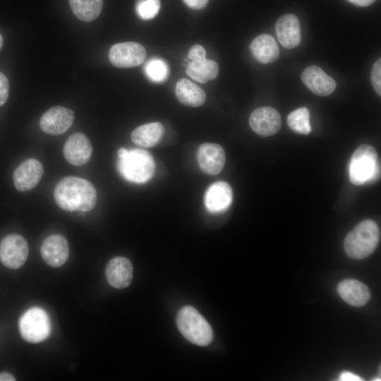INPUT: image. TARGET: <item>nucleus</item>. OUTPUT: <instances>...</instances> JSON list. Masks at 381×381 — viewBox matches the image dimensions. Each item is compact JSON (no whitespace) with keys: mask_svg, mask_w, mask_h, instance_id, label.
Wrapping results in <instances>:
<instances>
[{"mask_svg":"<svg viewBox=\"0 0 381 381\" xmlns=\"http://www.w3.org/2000/svg\"><path fill=\"white\" fill-rule=\"evenodd\" d=\"M176 95L179 101L188 107H200L206 99L204 90L195 83L181 78L176 85Z\"/></svg>","mask_w":381,"mask_h":381,"instance_id":"4be33fe9","label":"nucleus"},{"mask_svg":"<svg viewBox=\"0 0 381 381\" xmlns=\"http://www.w3.org/2000/svg\"><path fill=\"white\" fill-rule=\"evenodd\" d=\"M176 324L181 334L190 342L205 346L213 339V331L205 318L193 307H182L177 315Z\"/></svg>","mask_w":381,"mask_h":381,"instance_id":"39448f33","label":"nucleus"},{"mask_svg":"<svg viewBox=\"0 0 381 381\" xmlns=\"http://www.w3.org/2000/svg\"><path fill=\"white\" fill-rule=\"evenodd\" d=\"M28 255V243L20 235H8L0 242V260L8 268L20 267L25 262Z\"/></svg>","mask_w":381,"mask_h":381,"instance_id":"6e6552de","label":"nucleus"},{"mask_svg":"<svg viewBox=\"0 0 381 381\" xmlns=\"http://www.w3.org/2000/svg\"><path fill=\"white\" fill-rule=\"evenodd\" d=\"M197 160L200 169L204 173L217 175L224 167L225 152L222 147L218 144L203 143L198 149Z\"/></svg>","mask_w":381,"mask_h":381,"instance_id":"f8f14e48","label":"nucleus"},{"mask_svg":"<svg viewBox=\"0 0 381 381\" xmlns=\"http://www.w3.org/2000/svg\"><path fill=\"white\" fill-rule=\"evenodd\" d=\"M301 80L312 92L319 96L329 95L337 87L335 80L315 65L308 66L303 71Z\"/></svg>","mask_w":381,"mask_h":381,"instance_id":"dca6fc26","label":"nucleus"},{"mask_svg":"<svg viewBox=\"0 0 381 381\" xmlns=\"http://www.w3.org/2000/svg\"><path fill=\"white\" fill-rule=\"evenodd\" d=\"M249 124L252 130L262 137L273 135L282 126L279 113L270 107L255 109L250 115Z\"/></svg>","mask_w":381,"mask_h":381,"instance_id":"1a4fd4ad","label":"nucleus"},{"mask_svg":"<svg viewBox=\"0 0 381 381\" xmlns=\"http://www.w3.org/2000/svg\"><path fill=\"white\" fill-rule=\"evenodd\" d=\"M206 51L200 44L192 46L188 53V58L191 61H200L206 59Z\"/></svg>","mask_w":381,"mask_h":381,"instance_id":"c756f323","label":"nucleus"},{"mask_svg":"<svg viewBox=\"0 0 381 381\" xmlns=\"http://www.w3.org/2000/svg\"><path fill=\"white\" fill-rule=\"evenodd\" d=\"M186 73L193 80L205 83L217 78L219 67L215 61L207 59L191 61L186 68Z\"/></svg>","mask_w":381,"mask_h":381,"instance_id":"5701e85b","label":"nucleus"},{"mask_svg":"<svg viewBox=\"0 0 381 381\" xmlns=\"http://www.w3.org/2000/svg\"><path fill=\"white\" fill-rule=\"evenodd\" d=\"M275 30L278 40L284 48L293 49L300 44V23L294 14L287 13L280 16L276 22Z\"/></svg>","mask_w":381,"mask_h":381,"instance_id":"f3484780","label":"nucleus"},{"mask_svg":"<svg viewBox=\"0 0 381 381\" xmlns=\"http://www.w3.org/2000/svg\"><path fill=\"white\" fill-rule=\"evenodd\" d=\"M250 49L255 59L262 64L272 63L279 56L278 44L269 34L256 37L251 42Z\"/></svg>","mask_w":381,"mask_h":381,"instance_id":"aec40b11","label":"nucleus"},{"mask_svg":"<svg viewBox=\"0 0 381 381\" xmlns=\"http://www.w3.org/2000/svg\"><path fill=\"white\" fill-rule=\"evenodd\" d=\"M44 169L41 162L36 159H28L14 171L13 183L20 191L33 189L40 181Z\"/></svg>","mask_w":381,"mask_h":381,"instance_id":"ddd939ff","label":"nucleus"},{"mask_svg":"<svg viewBox=\"0 0 381 381\" xmlns=\"http://www.w3.org/2000/svg\"><path fill=\"white\" fill-rule=\"evenodd\" d=\"M74 15L80 20L90 22L100 14L103 0H69Z\"/></svg>","mask_w":381,"mask_h":381,"instance_id":"b1692460","label":"nucleus"},{"mask_svg":"<svg viewBox=\"0 0 381 381\" xmlns=\"http://www.w3.org/2000/svg\"><path fill=\"white\" fill-rule=\"evenodd\" d=\"M9 83L6 76L0 72V107L4 105L8 97Z\"/></svg>","mask_w":381,"mask_h":381,"instance_id":"c85d7f7f","label":"nucleus"},{"mask_svg":"<svg viewBox=\"0 0 381 381\" xmlns=\"http://www.w3.org/2000/svg\"><path fill=\"white\" fill-rule=\"evenodd\" d=\"M371 83L377 94L381 95V59H378L371 70Z\"/></svg>","mask_w":381,"mask_h":381,"instance_id":"cd10ccee","label":"nucleus"},{"mask_svg":"<svg viewBox=\"0 0 381 381\" xmlns=\"http://www.w3.org/2000/svg\"><path fill=\"white\" fill-rule=\"evenodd\" d=\"M73 111L61 106H55L48 109L40 118V126L42 131L57 135L65 133L73 124Z\"/></svg>","mask_w":381,"mask_h":381,"instance_id":"9d476101","label":"nucleus"},{"mask_svg":"<svg viewBox=\"0 0 381 381\" xmlns=\"http://www.w3.org/2000/svg\"><path fill=\"white\" fill-rule=\"evenodd\" d=\"M44 261L53 267L63 265L68 258L69 247L66 239L59 234L47 237L40 248Z\"/></svg>","mask_w":381,"mask_h":381,"instance_id":"4468645a","label":"nucleus"},{"mask_svg":"<svg viewBox=\"0 0 381 381\" xmlns=\"http://www.w3.org/2000/svg\"><path fill=\"white\" fill-rule=\"evenodd\" d=\"M380 231L377 224L371 219H365L358 224L344 241L346 255L355 260L370 255L378 246Z\"/></svg>","mask_w":381,"mask_h":381,"instance_id":"7ed1b4c3","label":"nucleus"},{"mask_svg":"<svg viewBox=\"0 0 381 381\" xmlns=\"http://www.w3.org/2000/svg\"><path fill=\"white\" fill-rule=\"evenodd\" d=\"M63 153L66 161L71 164L82 166L90 160L92 153V145L85 134L75 133L66 141Z\"/></svg>","mask_w":381,"mask_h":381,"instance_id":"9b49d317","label":"nucleus"},{"mask_svg":"<svg viewBox=\"0 0 381 381\" xmlns=\"http://www.w3.org/2000/svg\"><path fill=\"white\" fill-rule=\"evenodd\" d=\"M160 6V0H140L136 5V11L140 18L150 20L158 14Z\"/></svg>","mask_w":381,"mask_h":381,"instance_id":"bb28decb","label":"nucleus"},{"mask_svg":"<svg viewBox=\"0 0 381 381\" xmlns=\"http://www.w3.org/2000/svg\"><path fill=\"white\" fill-rule=\"evenodd\" d=\"M146 58L145 47L135 42L114 44L109 52L110 62L118 68H132L142 64Z\"/></svg>","mask_w":381,"mask_h":381,"instance_id":"0eeeda50","label":"nucleus"},{"mask_svg":"<svg viewBox=\"0 0 381 381\" xmlns=\"http://www.w3.org/2000/svg\"><path fill=\"white\" fill-rule=\"evenodd\" d=\"M109 284L117 289L128 286L133 279V265L131 261L121 256L111 259L105 269Z\"/></svg>","mask_w":381,"mask_h":381,"instance_id":"a211bd4d","label":"nucleus"},{"mask_svg":"<svg viewBox=\"0 0 381 381\" xmlns=\"http://www.w3.org/2000/svg\"><path fill=\"white\" fill-rule=\"evenodd\" d=\"M116 168L127 181L143 183L148 181L155 171V162L152 155L142 148L118 150Z\"/></svg>","mask_w":381,"mask_h":381,"instance_id":"f03ea898","label":"nucleus"},{"mask_svg":"<svg viewBox=\"0 0 381 381\" xmlns=\"http://www.w3.org/2000/svg\"><path fill=\"white\" fill-rule=\"evenodd\" d=\"M2 45H3V38H2V36L0 34V49L2 47Z\"/></svg>","mask_w":381,"mask_h":381,"instance_id":"f704fd0d","label":"nucleus"},{"mask_svg":"<svg viewBox=\"0 0 381 381\" xmlns=\"http://www.w3.org/2000/svg\"><path fill=\"white\" fill-rule=\"evenodd\" d=\"M349 2L361 7H366L372 4L376 0H347Z\"/></svg>","mask_w":381,"mask_h":381,"instance_id":"473e14b6","label":"nucleus"},{"mask_svg":"<svg viewBox=\"0 0 381 381\" xmlns=\"http://www.w3.org/2000/svg\"><path fill=\"white\" fill-rule=\"evenodd\" d=\"M164 132V126L159 122L145 123L133 131L131 140L139 147H151L161 140Z\"/></svg>","mask_w":381,"mask_h":381,"instance_id":"412c9836","label":"nucleus"},{"mask_svg":"<svg viewBox=\"0 0 381 381\" xmlns=\"http://www.w3.org/2000/svg\"><path fill=\"white\" fill-rule=\"evenodd\" d=\"M337 292L344 301L356 307L364 306L371 297L368 287L354 279L341 281L337 286Z\"/></svg>","mask_w":381,"mask_h":381,"instance_id":"6ab92c4d","label":"nucleus"},{"mask_svg":"<svg viewBox=\"0 0 381 381\" xmlns=\"http://www.w3.org/2000/svg\"><path fill=\"white\" fill-rule=\"evenodd\" d=\"M341 381H361L363 379L351 372H342L339 377Z\"/></svg>","mask_w":381,"mask_h":381,"instance_id":"2f4dec72","label":"nucleus"},{"mask_svg":"<svg viewBox=\"0 0 381 381\" xmlns=\"http://www.w3.org/2000/svg\"><path fill=\"white\" fill-rule=\"evenodd\" d=\"M54 198L66 211L89 212L97 202V192L91 182L77 176H66L56 183Z\"/></svg>","mask_w":381,"mask_h":381,"instance_id":"f257e3e1","label":"nucleus"},{"mask_svg":"<svg viewBox=\"0 0 381 381\" xmlns=\"http://www.w3.org/2000/svg\"><path fill=\"white\" fill-rule=\"evenodd\" d=\"M19 330L22 337L28 342L39 343L45 340L51 331L48 315L38 307L28 309L19 320Z\"/></svg>","mask_w":381,"mask_h":381,"instance_id":"423d86ee","label":"nucleus"},{"mask_svg":"<svg viewBox=\"0 0 381 381\" xmlns=\"http://www.w3.org/2000/svg\"><path fill=\"white\" fill-rule=\"evenodd\" d=\"M351 182L357 186L372 183L380 176V164L375 149L370 145H360L353 152L349 165Z\"/></svg>","mask_w":381,"mask_h":381,"instance_id":"20e7f679","label":"nucleus"},{"mask_svg":"<svg viewBox=\"0 0 381 381\" xmlns=\"http://www.w3.org/2000/svg\"><path fill=\"white\" fill-rule=\"evenodd\" d=\"M287 124L293 131L307 135L311 132L310 112L306 107H301L291 111L287 116Z\"/></svg>","mask_w":381,"mask_h":381,"instance_id":"393cba45","label":"nucleus"},{"mask_svg":"<svg viewBox=\"0 0 381 381\" xmlns=\"http://www.w3.org/2000/svg\"><path fill=\"white\" fill-rule=\"evenodd\" d=\"M183 1L189 8L194 10H200L207 5L209 0H183Z\"/></svg>","mask_w":381,"mask_h":381,"instance_id":"7c9ffc66","label":"nucleus"},{"mask_svg":"<svg viewBox=\"0 0 381 381\" xmlns=\"http://www.w3.org/2000/svg\"><path fill=\"white\" fill-rule=\"evenodd\" d=\"M16 378L13 375L8 373H0V381H14Z\"/></svg>","mask_w":381,"mask_h":381,"instance_id":"72a5a7b5","label":"nucleus"},{"mask_svg":"<svg viewBox=\"0 0 381 381\" xmlns=\"http://www.w3.org/2000/svg\"><path fill=\"white\" fill-rule=\"evenodd\" d=\"M233 200V191L225 181H217L207 189L204 196L206 209L211 213H222L229 209Z\"/></svg>","mask_w":381,"mask_h":381,"instance_id":"2eb2a0df","label":"nucleus"},{"mask_svg":"<svg viewBox=\"0 0 381 381\" xmlns=\"http://www.w3.org/2000/svg\"><path fill=\"white\" fill-rule=\"evenodd\" d=\"M146 76L152 82L162 83L165 81L169 74L167 63L162 59L152 58L144 67Z\"/></svg>","mask_w":381,"mask_h":381,"instance_id":"a878e982","label":"nucleus"}]
</instances>
